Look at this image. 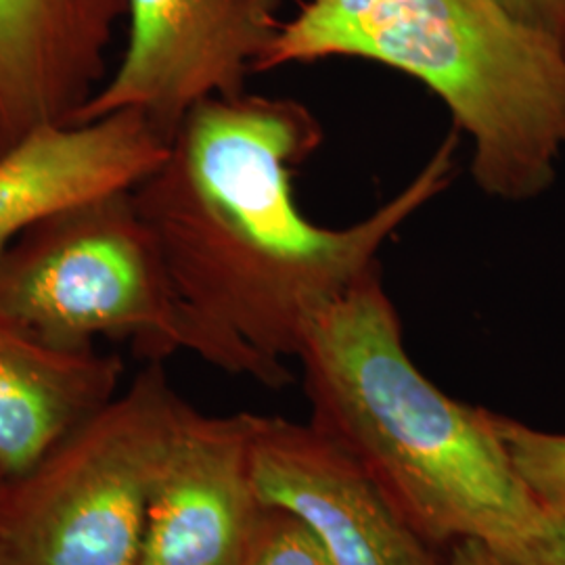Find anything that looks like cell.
Listing matches in <instances>:
<instances>
[{
	"label": "cell",
	"instance_id": "cell-1",
	"mask_svg": "<svg viewBox=\"0 0 565 565\" xmlns=\"http://www.w3.org/2000/svg\"><path fill=\"white\" fill-rule=\"evenodd\" d=\"M323 142L294 99L243 93L182 121L168 156L132 189L142 221L218 369L268 387L291 382L303 335L377 266L384 243L452 182L457 132L422 172L361 223L327 228L296 203L294 177Z\"/></svg>",
	"mask_w": 565,
	"mask_h": 565
},
{
	"label": "cell",
	"instance_id": "cell-2",
	"mask_svg": "<svg viewBox=\"0 0 565 565\" xmlns=\"http://www.w3.org/2000/svg\"><path fill=\"white\" fill-rule=\"evenodd\" d=\"M298 361L310 424L363 467L429 545L448 553L478 541L509 555L543 524L497 413L448 396L408 356L380 268L310 323Z\"/></svg>",
	"mask_w": 565,
	"mask_h": 565
},
{
	"label": "cell",
	"instance_id": "cell-3",
	"mask_svg": "<svg viewBox=\"0 0 565 565\" xmlns=\"http://www.w3.org/2000/svg\"><path fill=\"white\" fill-rule=\"evenodd\" d=\"M331 57L375 61L431 90L471 139V177L486 195L524 202L555 181L565 49L501 0H308L256 74Z\"/></svg>",
	"mask_w": 565,
	"mask_h": 565
},
{
	"label": "cell",
	"instance_id": "cell-4",
	"mask_svg": "<svg viewBox=\"0 0 565 565\" xmlns=\"http://www.w3.org/2000/svg\"><path fill=\"white\" fill-rule=\"evenodd\" d=\"M0 310L63 350L132 342L149 363L218 352L174 287L132 189L74 203L0 254Z\"/></svg>",
	"mask_w": 565,
	"mask_h": 565
},
{
	"label": "cell",
	"instance_id": "cell-5",
	"mask_svg": "<svg viewBox=\"0 0 565 565\" xmlns=\"http://www.w3.org/2000/svg\"><path fill=\"white\" fill-rule=\"evenodd\" d=\"M184 398L160 361L0 492V565H139Z\"/></svg>",
	"mask_w": 565,
	"mask_h": 565
},
{
	"label": "cell",
	"instance_id": "cell-6",
	"mask_svg": "<svg viewBox=\"0 0 565 565\" xmlns=\"http://www.w3.org/2000/svg\"><path fill=\"white\" fill-rule=\"evenodd\" d=\"M277 7V0H126L120 63L74 124L139 111L172 141L198 105L245 93L279 34Z\"/></svg>",
	"mask_w": 565,
	"mask_h": 565
},
{
	"label": "cell",
	"instance_id": "cell-7",
	"mask_svg": "<svg viewBox=\"0 0 565 565\" xmlns=\"http://www.w3.org/2000/svg\"><path fill=\"white\" fill-rule=\"evenodd\" d=\"M252 476L264 507L296 515L331 565H446L382 488L315 425L254 415Z\"/></svg>",
	"mask_w": 565,
	"mask_h": 565
},
{
	"label": "cell",
	"instance_id": "cell-8",
	"mask_svg": "<svg viewBox=\"0 0 565 565\" xmlns=\"http://www.w3.org/2000/svg\"><path fill=\"white\" fill-rule=\"evenodd\" d=\"M254 413L184 401L153 486L139 565H243L264 511L252 476Z\"/></svg>",
	"mask_w": 565,
	"mask_h": 565
},
{
	"label": "cell",
	"instance_id": "cell-9",
	"mask_svg": "<svg viewBox=\"0 0 565 565\" xmlns=\"http://www.w3.org/2000/svg\"><path fill=\"white\" fill-rule=\"evenodd\" d=\"M126 0H0V156L74 124L109 76Z\"/></svg>",
	"mask_w": 565,
	"mask_h": 565
},
{
	"label": "cell",
	"instance_id": "cell-10",
	"mask_svg": "<svg viewBox=\"0 0 565 565\" xmlns=\"http://www.w3.org/2000/svg\"><path fill=\"white\" fill-rule=\"evenodd\" d=\"M168 149L170 141L139 111L32 132L0 156V254L55 212L135 189Z\"/></svg>",
	"mask_w": 565,
	"mask_h": 565
},
{
	"label": "cell",
	"instance_id": "cell-11",
	"mask_svg": "<svg viewBox=\"0 0 565 565\" xmlns=\"http://www.w3.org/2000/svg\"><path fill=\"white\" fill-rule=\"evenodd\" d=\"M124 364L63 350L0 310V478L13 482L109 403Z\"/></svg>",
	"mask_w": 565,
	"mask_h": 565
},
{
	"label": "cell",
	"instance_id": "cell-12",
	"mask_svg": "<svg viewBox=\"0 0 565 565\" xmlns=\"http://www.w3.org/2000/svg\"><path fill=\"white\" fill-rule=\"evenodd\" d=\"M511 465L536 505L565 522V434L545 431L497 413Z\"/></svg>",
	"mask_w": 565,
	"mask_h": 565
},
{
	"label": "cell",
	"instance_id": "cell-13",
	"mask_svg": "<svg viewBox=\"0 0 565 565\" xmlns=\"http://www.w3.org/2000/svg\"><path fill=\"white\" fill-rule=\"evenodd\" d=\"M243 565H331V562L296 515L266 507Z\"/></svg>",
	"mask_w": 565,
	"mask_h": 565
},
{
	"label": "cell",
	"instance_id": "cell-14",
	"mask_svg": "<svg viewBox=\"0 0 565 565\" xmlns=\"http://www.w3.org/2000/svg\"><path fill=\"white\" fill-rule=\"evenodd\" d=\"M503 557L511 565H565V522L546 515L522 545Z\"/></svg>",
	"mask_w": 565,
	"mask_h": 565
},
{
	"label": "cell",
	"instance_id": "cell-15",
	"mask_svg": "<svg viewBox=\"0 0 565 565\" xmlns=\"http://www.w3.org/2000/svg\"><path fill=\"white\" fill-rule=\"evenodd\" d=\"M530 28L551 36L565 49V0H501Z\"/></svg>",
	"mask_w": 565,
	"mask_h": 565
},
{
	"label": "cell",
	"instance_id": "cell-16",
	"mask_svg": "<svg viewBox=\"0 0 565 565\" xmlns=\"http://www.w3.org/2000/svg\"><path fill=\"white\" fill-rule=\"evenodd\" d=\"M446 565H511L503 555L478 541H461L446 553Z\"/></svg>",
	"mask_w": 565,
	"mask_h": 565
},
{
	"label": "cell",
	"instance_id": "cell-17",
	"mask_svg": "<svg viewBox=\"0 0 565 565\" xmlns=\"http://www.w3.org/2000/svg\"><path fill=\"white\" fill-rule=\"evenodd\" d=\"M2 486H4V480H2V478H0V492H2Z\"/></svg>",
	"mask_w": 565,
	"mask_h": 565
}]
</instances>
